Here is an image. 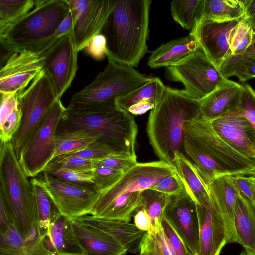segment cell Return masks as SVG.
I'll list each match as a JSON object with an SVG mask.
<instances>
[{
  "instance_id": "24",
  "label": "cell",
  "mask_w": 255,
  "mask_h": 255,
  "mask_svg": "<svg viewBox=\"0 0 255 255\" xmlns=\"http://www.w3.org/2000/svg\"><path fill=\"white\" fill-rule=\"evenodd\" d=\"M44 248L58 255H86L75 234L72 219L61 214L41 239Z\"/></svg>"
},
{
  "instance_id": "57",
  "label": "cell",
  "mask_w": 255,
  "mask_h": 255,
  "mask_svg": "<svg viewBox=\"0 0 255 255\" xmlns=\"http://www.w3.org/2000/svg\"><path fill=\"white\" fill-rule=\"evenodd\" d=\"M242 54L249 55H255V38L251 45Z\"/></svg>"
},
{
  "instance_id": "13",
  "label": "cell",
  "mask_w": 255,
  "mask_h": 255,
  "mask_svg": "<svg viewBox=\"0 0 255 255\" xmlns=\"http://www.w3.org/2000/svg\"><path fill=\"white\" fill-rule=\"evenodd\" d=\"M73 19V34L77 52L101 34L113 10L112 0H67Z\"/></svg>"
},
{
  "instance_id": "8",
  "label": "cell",
  "mask_w": 255,
  "mask_h": 255,
  "mask_svg": "<svg viewBox=\"0 0 255 255\" xmlns=\"http://www.w3.org/2000/svg\"><path fill=\"white\" fill-rule=\"evenodd\" d=\"M17 95L21 118L11 143L18 159L38 130L51 107L59 98L50 79L42 70Z\"/></svg>"
},
{
  "instance_id": "42",
  "label": "cell",
  "mask_w": 255,
  "mask_h": 255,
  "mask_svg": "<svg viewBox=\"0 0 255 255\" xmlns=\"http://www.w3.org/2000/svg\"><path fill=\"white\" fill-rule=\"evenodd\" d=\"M124 173L111 168L95 166L93 188L99 193L113 186Z\"/></svg>"
},
{
  "instance_id": "51",
  "label": "cell",
  "mask_w": 255,
  "mask_h": 255,
  "mask_svg": "<svg viewBox=\"0 0 255 255\" xmlns=\"http://www.w3.org/2000/svg\"><path fill=\"white\" fill-rule=\"evenodd\" d=\"M20 106L17 94H1L0 106V123Z\"/></svg>"
},
{
  "instance_id": "38",
  "label": "cell",
  "mask_w": 255,
  "mask_h": 255,
  "mask_svg": "<svg viewBox=\"0 0 255 255\" xmlns=\"http://www.w3.org/2000/svg\"><path fill=\"white\" fill-rule=\"evenodd\" d=\"M139 255H176L161 227L156 231L146 232Z\"/></svg>"
},
{
  "instance_id": "22",
  "label": "cell",
  "mask_w": 255,
  "mask_h": 255,
  "mask_svg": "<svg viewBox=\"0 0 255 255\" xmlns=\"http://www.w3.org/2000/svg\"><path fill=\"white\" fill-rule=\"evenodd\" d=\"M231 176L218 177L208 184L210 197L218 207L225 223L227 244L237 243L234 216L239 192Z\"/></svg>"
},
{
  "instance_id": "17",
  "label": "cell",
  "mask_w": 255,
  "mask_h": 255,
  "mask_svg": "<svg viewBox=\"0 0 255 255\" xmlns=\"http://www.w3.org/2000/svg\"><path fill=\"white\" fill-rule=\"evenodd\" d=\"M242 18L223 22L202 18L189 33L196 38L202 50L218 68L230 56L231 34Z\"/></svg>"
},
{
  "instance_id": "18",
  "label": "cell",
  "mask_w": 255,
  "mask_h": 255,
  "mask_svg": "<svg viewBox=\"0 0 255 255\" xmlns=\"http://www.w3.org/2000/svg\"><path fill=\"white\" fill-rule=\"evenodd\" d=\"M199 245L196 255H219L227 244L226 231L221 213L211 198L206 205L197 204Z\"/></svg>"
},
{
  "instance_id": "4",
  "label": "cell",
  "mask_w": 255,
  "mask_h": 255,
  "mask_svg": "<svg viewBox=\"0 0 255 255\" xmlns=\"http://www.w3.org/2000/svg\"><path fill=\"white\" fill-rule=\"evenodd\" d=\"M69 11L67 0H35L29 12L0 33V45L11 52L40 54L59 39L54 34Z\"/></svg>"
},
{
  "instance_id": "33",
  "label": "cell",
  "mask_w": 255,
  "mask_h": 255,
  "mask_svg": "<svg viewBox=\"0 0 255 255\" xmlns=\"http://www.w3.org/2000/svg\"><path fill=\"white\" fill-rule=\"evenodd\" d=\"M100 138V135L82 129L65 130L60 133H57L53 159L78 151Z\"/></svg>"
},
{
  "instance_id": "50",
  "label": "cell",
  "mask_w": 255,
  "mask_h": 255,
  "mask_svg": "<svg viewBox=\"0 0 255 255\" xmlns=\"http://www.w3.org/2000/svg\"><path fill=\"white\" fill-rule=\"evenodd\" d=\"M14 226L13 214L5 198L0 194V234H3Z\"/></svg>"
},
{
  "instance_id": "12",
  "label": "cell",
  "mask_w": 255,
  "mask_h": 255,
  "mask_svg": "<svg viewBox=\"0 0 255 255\" xmlns=\"http://www.w3.org/2000/svg\"><path fill=\"white\" fill-rule=\"evenodd\" d=\"M77 54L72 31L58 39L40 54L42 70L50 79L59 99L76 76Z\"/></svg>"
},
{
  "instance_id": "5",
  "label": "cell",
  "mask_w": 255,
  "mask_h": 255,
  "mask_svg": "<svg viewBox=\"0 0 255 255\" xmlns=\"http://www.w3.org/2000/svg\"><path fill=\"white\" fill-rule=\"evenodd\" d=\"M104 69L71 97L67 109L75 113L104 111L116 108V100L145 84L149 76L109 57Z\"/></svg>"
},
{
  "instance_id": "60",
  "label": "cell",
  "mask_w": 255,
  "mask_h": 255,
  "mask_svg": "<svg viewBox=\"0 0 255 255\" xmlns=\"http://www.w3.org/2000/svg\"><path fill=\"white\" fill-rule=\"evenodd\" d=\"M186 255H196L192 253V252H191L190 251L188 250L187 251Z\"/></svg>"
},
{
  "instance_id": "31",
  "label": "cell",
  "mask_w": 255,
  "mask_h": 255,
  "mask_svg": "<svg viewBox=\"0 0 255 255\" xmlns=\"http://www.w3.org/2000/svg\"><path fill=\"white\" fill-rule=\"evenodd\" d=\"M245 15L243 0H204V19L223 22L239 19Z\"/></svg>"
},
{
  "instance_id": "48",
  "label": "cell",
  "mask_w": 255,
  "mask_h": 255,
  "mask_svg": "<svg viewBox=\"0 0 255 255\" xmlns=\"http://www.w3.org/2000/svg\"><path fill=\"white\" fill-rule=\"evenodd\" d=\"M162 227L176 255H186L188 248L170 223L163 217Z\"/></svg>"
},
{
  "instance_id": "11",
  "label": "cell",
  "mask_w": 255,
  "mask_h": 255,
  "mask_svg": "<svg viewBox=\"0 0 255 255\" xmlns=\"http://www.w3.org/2000/svg\"><path fill=\"white\" fill-rule=\"evenodd\" d=\"M174 173L172 167L162 161L137 163L125 172L113 186L100 193L91 215L97 217L120 195L149 189Z\"/></svg>"
},
{
  "instance_id": "47",
  "label": "cell",
  "mask_w": 255,
  "mask_h": 255,
  "mask_svg": "<svg viewBox=\"0 0 255 255\" xmlns=\"http://www.w3.org/2000/svg\"><path fill=\"white\" fill-rule=\"evenodd\" d=\"M150 188L170 196L177 195L186 191L183 183L176 172L166 176Z\"/></svg>"
},
{
  "instance_id": "37",
  "label": "cell",
  "mask_w": 255,
  "mask_h": 255,
  "mask_svg": "<svg viewBox=\"0 0 255 255\" xmlns=\"http://www.w3.org/2000/svg\"><path fill=\"white\" fill-rule=\"evenodd\" d=\"M35 4V0H0V33L26 15Z\"/></svg>"
},
{
  "instance_id": "21",
  "label": "cell",
  "mask_w": 255,
  "mask_h": 255,
  "mask_svg": "<svg viewBox=\"0 0 255 255\" xmlns=\"http://www.w3.org/2000/svg\"><path fill=\"white\" fill-rule=\"evenodd\" d=\"M73 219L107 233L128 251L133 253L140 251L143 239L147 232L138 228L134 224L92 215H85Z\"/></svg>"
},
{
  "instance_id": "23",
  "label": "cell",
  "mask_w": 255,
  "mask_h": 255,
  "mask_svg": "<svg viewBox=\"0 0 255 255\" xmlns=\"http://www.w3.org/2000/svg\"><path fill=\"white\" fill-rule=\"evenodd\" d=\"M72 221L75 234L86 255H123L127 252L107 233L74 219Z\"/></svg>"
},
{
  "instance_id": "26",
  "label": "cell",
  "mask_w": 255,
  "mask_h": 255,
  "mask_svg": "<svg viewBox=\"0 0 255 255\" xmlns=\"http://www.w3.org/2000/svg\"><path fill=\"white\" fill-rule=\"evenodd\" d=\"M173 169L183 183L186 191L197 204L206 205L211 201L208 185L193 163L185 154L176 151L173 160Z\"/></svg>"
},
{
  "instance_id": "52",
  "label": "cell",
  "mask_w": 255,
  "mask_h": 255,
  "mask_svg": "<svg viewBox=\"0 0 255 255\" xmlns=\"http://www.w3.org/2000/svg\"><path fill=\"white\" fill-rule=\"evenodd\" d=\"M239 193L252 201L253 196L252 178L243 174L231 176Z\"/></svg>"
},
{
  "instance_id": "53",
  "label": "cell",
  "mask_w": 255,
  "mask_h": 255,
  "mask_svg": "<svg viewBox=\"0 0 255 255\" xmlns=\"http://www.w3.org/2000/svg\"><path fill=\"white\" fill-rule=\"evenodd\" d=\"M134 217V224L139 229L147 232L152 231L151 219L147 212L143 209L139 208Z\"/></svg>"
},
{
  "instance_id": "6",
  "label": "cell",
  "mask_w": 255,
  "mask_h": 255,
  "mask_svg": "<svg viewBox=\"0 0 255 255\" xmlns=\"http://www.w3.org/2000/svg\"><path fill=\"white\" fill-rule=\"evenodd\" d=\"M0 194L10 205L17 230L25 237L39 235L32 185L19 164L11 141L0 145Z\"/></svg>"
},
{
  "instance_id": "59",
  "label": "cell",
  "mask_w": 255,
  "mask_h": 255,
  "mask_svg": "<svg viewBox=\"0 0 255 255\" xmlns=\"http://www.w3.org/2000/svg\"><path fill=\"white\" fill-rule=\"evenodd\" d=\"M252 187H253V196L252 200V202L254 205V206L255 208V179H253L252 178Z\"/></svg>"
},
{
  "instance_id": "43",
  "label": "cell",
  "mask_w": 255,
  "mask_h": 255,
  "mask_svg": "<svg viewBox=\"0 0 255 255\" xmlns=\"http://www.w3.org/2000/svg\"><path fill=\"white\" fill-rule=\"evenodd\" d=\"M234 115L245 117L255 131V91L247 84L242 85L240 105Z\"/></svg>"
},
{
  "instance_id": "46",
  "label": "cell",
  "mask_w": 255,
  "mask_h": 255,
  "mask_svg": "<svg viewBox=\"0 0 255 255\" xmlns=\"http://www.w3.org/2000/svg\"><path fill=\"white\" fill-rule=\"evenodd\" d=\"M21 118V113L19 106L0 123V143L11 141L19 128Z\"/></svg>"
},
{
  "instance_id": "56",
  "label": "cell",
  "mask_w": 255,
  "mask_h": 255,
  "mask_svg": "<svg viewBox=\"0 0 255 255\" xmlns=\"http://www.w3.org/2000/svg\"><path fill=\"white\" fill-rule=\"evenodd\" d=\"M155 104L152 102H143L132 106L128 111L133 115H139L152 110Z\"/></svg>"
},
{
  "instance_id": "34",
  "label": "cell",
  "mask_w": 255,
  "mask_h": 255,
  "mask_svg": "<svg viewBox=\"0 0 255 255\" xmlns=\"http://www.w3.org/2000/svg\"><path fill=\"white\" fill-rule=\"evenodd\" d=\"M204 0H175L170 4L173 19L191 31L203 18Z\"/></svg>"
},
{
  "instance_id": "20",
  "label": "cell",
  "mask_w": 255,
  "mask_h": 255,
  "mask_svg": "<svg viewBox=\"0 0 255 255\" xmlns=\"http://www.w3.org/2000/svg\"><path fill=\"white\" fill-rule=\"evenodd\" d=\"M241 90L242 85L230 80L200 100V115L211 122L235 114L240 105Z\"/></svg>"
},
{
  "instance_id": "19",
  "label": "cell",
  "mask_w": 255,
  "mask_h": 255,
  "mask_svg": "<svg viewBox=\"0 0 255 255\" xmlns=\"http://www.w3.org/2000/svg\"><path fill=\"white\" fill-rule=\"evenodd\" d=\"M217 134L240 154L255 158V131L244 116L231 115L211 121Z\"/></svg>"
},
{
  "instance_id": "41",
  "label": "cell",
  "mask_w": 255,
  "mask_h": 255,
  "mask_svg": "<svg viewBox=\"0 0 255 255\" xmlns=\"http://www.w3.org/2000/svg\"><path fill=\"white\" fill-rule=\"evenodd\" d=\"M47 166L66 168L85 172H93L95 168L93 160L70 155L55 158Z\"/></svg>"
},
{
  "instance_id": "44",
  "label": "cell",
  "mask_w": 255,
  "mask_h": 255,
  "mask_svg": "<svg viewBox=\"0 0 255 255\" xmlns=\"http://www.w3.org/2000/svg\"><path fill=\"white\" fill-rule=\"evenodd\" d=\"M95 166H102L120 171L123 173L135 165L137 158L126 155L115 154L103 159L93 160Z\"/></svg>"
},
{
  "instance_id": "14",
  "label": "cell",
  "mask_w": 255,
  "mask_h": 255,
  "mask_svg": "<svg viewBox=\"0 0 255 255\" xmlns=\"http://www.w3.org/2000/svg\"><path fill=\"white\" fill-rule=\"evenodd\" d=\"M41 179L62 214L72 219L91 214L100 194L93 187L71 183L46 172Z\"/></svg>"
},
{
  "instance_id": "3",
  "label": "cell",
  "mask_w": 255,
  "mask_h": 255,
  "mask_svg": "<svg viewBox=\"0 0 255 255\" xmlns=\"http://www.w3.org/2000/svg\"><path fill=\"white\" fill-rule=\"evenodd\" d=\"M200 101L184 90L165 86L151 110L146 127L149 143L160 160L173 168L175 153H183V126L187 121L200 115Z\"/></svg>"
},
{
  "instance_id": "2",
  "label": "cell",
  "mask_w": 255,
  "mask_h": 255,
  "mask_svg": "<svg viewBox=\"0 0 255 255\" xmlns=\"http://www.w3.org/2000/svg\"><path fill=\"white\" fill-rule=\"evenodd\" d=\"M150 0H116L102 30L106 56L130 67H137L148 52Z\"/></svg>"
},
{
  "instance_id": "7",
  "label": "cell",
  "mask_w": 255,
  "mask_h": 255,
  "mask_svg": "<svg viewBox=\"0 0 255 255\" xmlns=\"http://www.w3.org/2000/svg\"><path fill=\"white\" fill-rule=\"evenodd\" d=\"M61 122L65 130L82 129L101 136L98 140L117 152L137 158L135 143L138 126L133 115L117 107L93 113H75L66 109Z\"/></svg>"
},
{
  "instance_id": "25",
  "label": "cell",
  "mask_w": 255,
  "mask_h": 255,
  "mask_svg": "<svg viewBox=\"0 0 255 255\" xmlns=\"http://www.w3.org/2000/svg\"><path fill=\"white\" fill-rule=\"evenodd\" d=\"M201 49L196 38L190 34L163 44L152 52L147 65L152 68L167 67Z\"/></svg>"
},
{
  "instance_id": "10",
  "label": "cell",
  "mask_w": 255,
  "mask_h": 255,
  "mask_svg": "<svg viewBox=\"0 0 255 255\" xmlns=\"http://www.w3.org/2000/svg\"><path fill=\"white\" fill-rule=\"evenodd\" d=\"M66 108L58 99L45 116L41 125L18 161L28 177L42 173L53 158L57 128Z\"/></svg>"
},
{
  "instance_id": "55",
  "label": "cell",
  "mask_w": 255,
  "mask_h": 255,
  "mask_svg": "<svg viewBox=\"0 0 255 255\" xmlns=\"http://www.w3.org/2000/svg\"><path fill=\"white\" fill-rule=\"evenodd\" d=\"M73 31V19L70 11L61 22L54 35L58 38Z\"/></svg>"
},
{
  "instance_id": "9",
  "label": "cell",
  "mask_w": 255,
  "mask_h": 255,
  "mask_svg": "<svg viewBox=\"0 0 255 255\" xmlns=\"http://www.w3.org/2000/svg\"><path fill=\"white\" fill-rule=\"evenodd\" d=\"M165 76L169 80L182 83L185 91L199 101L230 81L221 74L201 48L166 67Z\"/></svg>"
},
{
  "instance_id": "49",
  "label": "cell",
  "mask_w": 255,
  "mask_h": 255,
  "mask_svg": "<svg viewBox=\"0 0 255 255\" xmlns=\"http://www.w3.org/2000/svg\"><path fill=\"white\" fill-rule=\"evenodd\" d=\"M86 53L96 60H101L106 56L107 40L102 33L93 38L84 49Z\"/></svg>"
},
{
  "instance_id": "40",
  "label": "cell",
  "mask_w": 255,
  "mask_h": 255,
  "mask_svg": "<svg viewBox=\"0 0 255 255\" xmlns=\"http://www.w3.org/2000/svg\"><path fill=\"white\" fill-rule=\"evenodd\" d=\"M43 172L65 181L89 187H93L94 176L93 172H80L66 168L47 166Z\"/></svg>"
},
{
  "instance_id": "28",
  "label": "cell",
  "mask_w": 255,
  "mask_h": 255,
  "mask_svg": "<svg viewBox=\"0 0 255 255\" xmlns=\"http://www.w3.org/2000/svg\"><path fill=\"white\" fill-rule=\"evenodd\" d=\"M38 235L24 236L15 228L0 234V255H50Z\"/></svg>"
},
{
  "instance_id": "61",
  "label": "cell",
  "mask_w": 255,
  "mask_h": 255,
  "mask_svg": "<svg viewBox=\"0 0 255 255\" xmlns=\"http://www.w3.org/2000/svg\"><path fill=\"white\" fill-rule=\"evenodd\" d=\"M240 255H248L246 253H241V254H240Z\"/></svg>"
},
{
  "instance_id": "54",
  "label": "cell",
  "mask_w": 255,
  "mask_h": 255,
  "mask_svg": "<svg viewBox=\"0 0 255 255\" xmlns=\"http://www.w3.org/2000/svg\"><path fill=\"white\" fill-rule=\"evenodd\" d=\"M245 8V17L247 18L255 38V0H243Z\"/></svg>"
},
{
  "instance_id": "1",
  "label": "cell",
  "mask_w": 255,
  "mask_h": 255,
  "mask_svg": "<svg viewBox=\"0 0 255 255\" xmlns=\"http://www.w3.org/2000/svg\"><path fill=\"white\" fill-rule=\"evenodd\" d=\"M183 130V153L207 185L221 176L243 174L255 166V158L234 150L217 134L211 122L200 115L187 121Z\"/></svg>"
},
{
  "instance_id": "32",
  "label": "cell",
  "mask_w": 255,
  "mask_h": 255,
  "mask_svg": "<svg viewBox=\"0 0 255 255\" xmlns=\"http://www.w3.org/2000/svg\"><path fill=\"white\" fill-rule=\"evenodd\" d=\"M141 193V191H135L120 195L112 200L97 217L129 222L133 212L140 207Z\"/></svg>"
},
{
  "instance_id": "27",
  "label": "cell",
  "mask_w": 255,
  "mask_h": 255,
  "mask_svg": "<svg viewBox=\"0 0 255 255\" xmlns=\"http://www.w3.org/2000/svg\"><path fill=\"white\" fill-rule=\"evenodd\" d=\"M234 223L237 243L249 255H255V208L251 201L239 193Z\"/></svg>"
},
{
  "instance_id": "45",
  "label": "cell",
  "mask_w": 255,
  "mask_h": 255,
  "mask_svg": "<svg viewBox=\"0 0 255 255\" xmlns=\"http://www.w3.org/2000/svg\"><path fill=\"white\" fill-rule=\"evenodd\" d=\"M115 154H124L116 152L108 145L97 140L78 151L67 155L77 156L91 160H97Z\"/></svg>"
},
{
  "instance_id": "16",
  "label": "cell",
  "mask_w": 255,
  "mask_h": 255,
  "mask_svg": "<svg viewBox=\"0 0 255 255\" xmlns=\"http://www.w3.org/2000/svg\"><path fill=\"white\" fill-rule=\"evenodd\" d=\"M41 70V57L38 53L26 49L12 53L0 66V94L18 93Z\"/></svg>"
},
{
  "instance_id": "39",
  "label": "cell",
  "mask_w": 255,
  "mask_h": 255,
  "mask_svg": "<svg viewBox=\"0 0 255 255\" xmlns=\"http://www.w3.org/2000/svg\"><path fill=\"white\" fill-rule=\"evenodd\" d=\"M253 40V31L244 16L231 32L229 40L230 56L243 53Z\"/></svg>"
},
{
  "instance_id": "58",
  "label": "cell",
  "mask_w": 255,
  "mask_h": 255,
  "mask_svg": "<svg viewBox=\"0 0 255 255\" xmlns=\"http://www.w3.org/2000/svg\"><path fill=\"white\" fill-rule=\"evenodd\" d=\"M243 175L249 176L253 179H255V166L251 169L245 172Z\"/></svg>"
},
{
  "instance_id": "29",
  "label": "cell",
  "mask_w": 255,
  "mask_h": 255,
  "mask_svg": "<svg viewBox=\"0 0 255 255\" xmlns=\"http://www.w3.org/2000/svg\"><path fill=\"white\" fill-rule=\"evenodd\" d=\"M30 181L36 202L38 234L41 239L61 213L45 190L41 178L33 177Z\"/></svg>"
},
{
  "instance_id": "15",
  "label": "cell",
  "mask_w": 255,
  "mask_h": 255,
  "mask_svg": "<svg viewBox=\"0 0 255 255\" xmlns=\"http://www.w3.org/2000/svg\"><path fill=\"white\" fill-rule=\"evenodd\" d=\"M163 217L175 230L188 250L196 255L199 245L197 203L186 191L170 196Z\"/></svg>"
},
{
  "instance_id": "36",
  "label": "cell",
  "mask_w": 255,
  "mask_h": 255,
  "mask_svg": "<svg viewBox=\"0 0 255 255\" xmlns=\"http://www.w3.org/2000/svg\"><path fill=\"white\" fill-rule=\"evenodd\" d=\"M169 198L170 196L150 188L141 191L139 208L144 209L150 216L153 226L152 231L162 227L164 210Z\"/></svg>"
},
{
  "instance_id": "30",
  "label": "cell",
  "mask_w": 255,
  "mask_h": 255,
  "mask_svg": "<svg viewBox=\"0 0 255 255\" xmlns=\"http://www.w3.org/2000/svg\"><path fill=\"white\" fill-rule=\"evenodd\" d=\"M165 86L159 78L149 76L148 80L145 84L117 99L115 101L116 107L128 112L130 107L143 102H150L155 105L161 98Z\"/></svg>"
},
{
  "instance_id": "35",
  "label": "cell",
  "mask_w": 255,
  "mask_h": 255,
  "mask_svg": "<svg viewBox=\"0 0 255 255\" xmlns=\"http://www.w3.org/2000/svg\"><path fill=\"white\" fill-rule=\"evenodd\" d=\"M218 69L226 79L235 76L241 82L248 81L255 78V55H231L221 63Z\"/></svg>"
}]
</instances>
